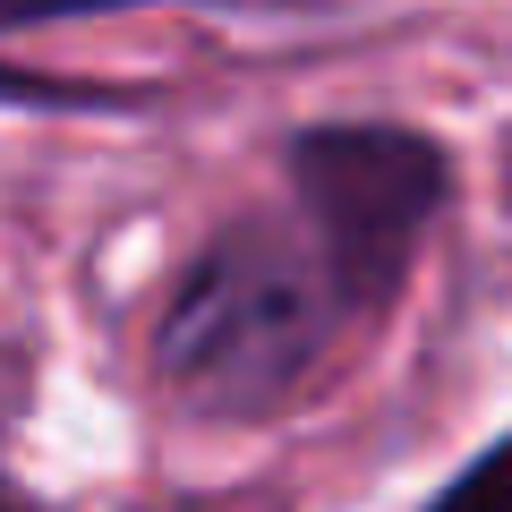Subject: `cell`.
Instances as JSON below:
<instances>
[{
	"instance_id": "1",
	"label": "cell",
	"mask_w": 512,
	"mask_h": 512,
	"mask_svg": "<svg viewBox=\"0 0 512 512\" xmlns=\"http://www.w3.org/2000/svg\"><path fill=\"white\" fill-rule=\"evenodd\" d=\"M342 316L350 299L316 248H299L274 222H231L197 248L188 282L171 291L154 367L197 410H274L325 359Z\"/></svg>"
},
{
	"instance_id": "2",
	"label": "cell",
	"mask_w": 512,
	"mask_h": 512,
	"mask_svg": "<svg viewBox=\"0 0 512 512\" xmlns=\"http://www.w3.org/2000/svg\"><path fill=\"white\" fill-rule=\"evenodd\" d=\"M282 163L308 214V248L333 265L350 316H376L410 282L419 239L444 214V188H453L444 146L402 120H316L291 137Z\"/></svg>"
},
{
	"instance_id": "3",
	"label": "cell",
	"mask_w": 512,
	"mask_h": 512,
	"mask_svg": "<svg viewBox=\"0 0 512 512\" xmlns=\"http://www.w3.org/2000/svg\"><path fill=\"white\" fill-rule=\"evenodd\" d=\"M427 512H512V436H495Z\"/></svg>"
},
{
	"instance_id": "4",
	"label": "cell",
	"mask_w": 512,
	"mask_h": 512,
	"mask_svg": "<svg viewBox=\"0 0 512 512\" xmlns=\"http://www.w3.org/2000/svg\"><path fill=\"white\" fill-rule=\"evenodd\" d=\"M9 26H43V18H94V9H146V0H0Z\"/></svg>"
}]
</instances>
